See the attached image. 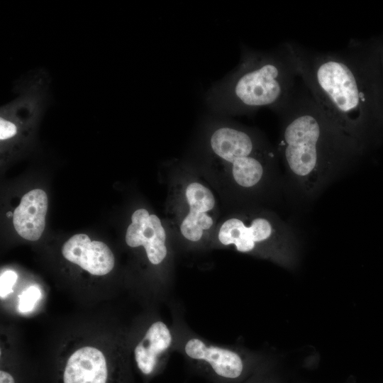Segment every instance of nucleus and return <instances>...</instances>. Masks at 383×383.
Listing matches in <instances>:
<instances>
[{"label": "nucleus", "instance_id": "7ed1b4c3", "mask_svg": "<svg viewBox=\"0 0 383 383\" xmlns=\"http://www.w3.org/2000/svg\"><path fill=\"white\" fill-rule=\"evenodd\" d=\"M299 79L289 41L270 51L243 48L236 69L208 91L210 108L221 113L248 114L267 107L279 112Z\"/></svg>", "mask_w": 383, "mask_h": 383}, {"label": "nucleus", "instance_id": "f03ea898", "mask_svg": "<svg viewBox=\"0 0 383 383\" xmlns=\"http://www.w3.org/2000/svg\"><path fill=\"white\" fill-rule=\"evenodd\" d=\"M277 113L281 118L279 154L293 197L298 200L315 199L367 154L328 117L302 82Z\"/></svg>", "mask_w": 383, "mask_h": 383}, {"label": "nucleus", "instance_id": "f8f14e48", "mask_svg": "<svg viewBox=\"0 0 383 383\" xmlns=\"http://www.w3.org/2000/svg\"><path fill=\"white\" fill-rule=\"evenodd\" d=\"M48 196L39 189L26 194L13 212V223L18 235L35 241L42 235L45 226Z\"/></svg>", "mask_w": 383, "mask_h": 383}, {"label": "nucleus", "instance_id": "9d476101", "mask_svg": "<svg viewBox=\"0 0 383 383\" xmlns=\"http://www.w3.org/2000/svg\"><path fill=\"white\" fill-rule=\"evenodd\" d=\"M62 254L68 261L96 276L109 273L115 265L110 248L103 242L91 241L86 234L70 238L62 247Z\"/></svg>", "mask_w": 383, "mask_h": 383}, {"label": "nucleus", "instance_id": "2eb2a0df", "mask_svg": "<svg viewBox=\"0 0 383 383\" xmlns=\"http://www.w3.org/2000/svg\"><path fill=\"white\" fill-rule=\"evenodd\" d=\"M0 383H15L13 377L8 372L1 370Z\"/></svg>", "mask_w": 383, "mask_h": 383}, {"label": "nucleus", "instance_id": "1a4fd4ad", "mask_svg": "<svg viewBox=\"0 0 383 383\" xmlns=\"http://www.w3.org/2000/svg\"><path fill=\"white\" fill-rule=\"evenodd\" d=\"M126 242L131 248L143 246L152 265H161L167 257L166 233L160 219L145 209H137L132 214Z\"/></svg>", "mask_w": 383, "mask_h": 383}, {"label": "nucleus", "instance_id": "4468645a", "mask_svg": "<svg viewBox=\"0 0 383 383\" xmlns=\"http://www.w3.org/2000/svg\"><path fill=\"white\" fill-rule=\"evenodd\" d=\"M18 279L17 274L12 270H6L1 273L0 277V296L5 298L13 292V287Z\"/></svg>", "mask_w": 383, "mask_h": 383}, {"label": "nucleus", "instance_id": "dca6fc26", "mask_svg": "<svg viewBox=\"0 0 383 383\" xmlns=\"http://www.w3.org/2000/svg\"><path fill=\"white\" fill-rule=\"evenodd\" d=\"M379 47V54H380V63H381V70H382V84H383V34L379 37H377Z\"/></svg>", "mask_w": 383, "mask_h": 383}, {"label": "nucleus", "instance_id": "423d86ee", "mask_svg": "<svg viewBox=\"0 0 383 383\" xmlns=\"http://www.w3.org/2000/svg\"><path fill=\"white\" fill-rule=\"evenodd\" d=\"M174 351L180 353L197 372L216 383H242L260 359L247 349L211 343L175 320Z\"/></svg>", "mask_w": 383, "mask_h": 383}, {"label": "nucleus", "instance_id": "20e7f679", "mask_svg": "<svg viewBox=\"0 0 383 383\" xmlns=\"http://www.w3.org/2000/svg\"><path fill=\"white\" fill-rule=\"evenodd\" d=\"M232 218L220 227L218 240L243 253L270 260L294 270L300 259V240L294 228L264 213Z\"/></svg>", "mask_w": 383, "mask_h": 383}, {"label": "nucleus", "instance_id": "39448f33", "mask_svg": "<svg viewBox=\"0 0 383 383\" xmlns=\"http://www.w3.org/2000/svg\"><path fill=\"white\" fill-rule=\"evenodd\" d=\"M211 152L231 167L235 182L247 190L260 188L272 168V149L252 131L230 126L214 128L209 138Z\"/></svg>", "mask_w": 383, "mask_h": 383}, {"label": "nucleus", "instance_id": "ddd939ff", "mask_svg": "<svg viewBox=\"0 0 383 383\" xmlns=\"http://www.w3.org/2000/svg\"><path fill=\"white\" fill-rule=\"evenodd\" d=\"M40 297L41 292L38 287L35 286L28 287L19 296L18 310L21 313L30 311Z\"/></svg>", "mask_w": 383, "mask_h": 383}, {"label": "nucleus", "instance_id": "f257e3e1", "mask_svg": "<svg viewBox=\"0 0 383 383\" xmlns=\"http://www.w3.org/2000/svg\"><path fill=\"white\" fill-rule=\"evenodd\" d=\"M299 79L340 128L368 153L383 140V84L377 38L319 51L289 41Z\"/></svg>", "mask_w": 383, "mask_h": 383}, {"label": "nucleus", "instance_id": "6e6552de", "mask_svg": "<svg viewBox=\"0 0 383 383\" xmlns=\"http://www.w3.org/2000/svg\"><path fill=\"white\" fill-rule=\"evenodd\" d=\"M175 340L174 327L163 321L155 320L148 326L133 349L136 367L143 376L152 377L162 370L174 351Z\"/></svg>", "mask_w": 383, "mask_h": 383}, {"label": "nucleus", "instance_id": "9b49d317", "mask_svg": "<svg viewBox=\"0 0 383 383\" xmlns=\"http://www.w3.org/2000/svg\"><path fill=\"white\" fill-rule=\"evenodd\" d=\"M189 211L180 225L182 236L188 241L198 243L213 224L210 215L215 206L211 191L199 182H192L185 190Z\"/></svg>", "mask_w": 383, "mask_h": 383}, {"label": "nucleus", "instance_id": "0eeeda50", "mask_svg": "<svg viewBox=\"0 0 383 383\" xmlns=\"http://www.w3.org/2000/svg\"><path fill=\"white\" fill-rule=\"evenodd\" d=\"M122 367L109 361L96 347L82 346L67 358L62 369V383H121Z\"/></svg>", "mask_w": 383, "mask_h": 383}, {"label": "nucleus", "instance_id": "f3484780", "mask_svg": "<svg viewBox=\"0 0 383 383\" xmlns=\"http://www.w3.org/2000/svg\"><path fill=\"white\" fill-rule=\"evenodd\" d=\"M242 383H251V382H243Z\"/></svg>", "mask_w": 383, "mask_h": 383}]
</instances>
